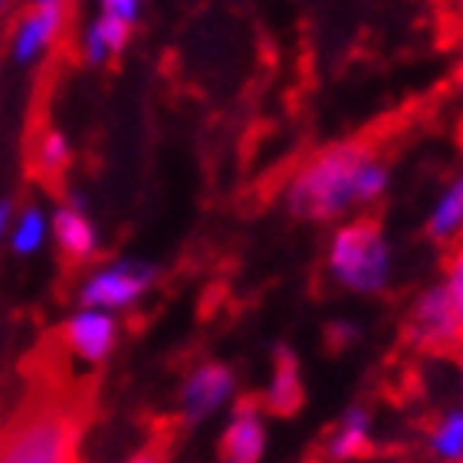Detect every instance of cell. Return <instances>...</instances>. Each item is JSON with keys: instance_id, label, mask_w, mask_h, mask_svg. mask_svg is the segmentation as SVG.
Wrapping results in <instances>:
<instances>
[{"instance_id": "1", "label": "cell", "mask_w": 463, "mask_h": 463, "mask_svg": "<svg viewBox=\"0 0 463 463\" xmlns=\"http://www.w3.org/2000/svg\"><path fill=\"white\" fill-rule=\"evenodd\" d=\"M90 411L72 388L40 384L0 420V463H80Z\"/></svg>"}, {"instance_id": "2", "label": "cell", "mask_w": 463, "mask_h": 463, "mask_svg": "<svg viewBox=\"0 0 463 463\" xmlns=\"http://www.w3.org/2000/svg\"><path fill=\"white\" fill-rule=\"evenodd\" d=\"M372 158H382V132L345 138L312 155L296 171L286 191V207L299 221H332L358 204V175Z\"/></svg>"}, {"instance_id": "3", "label": "cell", "mask_w": 463, "mask_h": 463, "mask_svg": "<svg viewBox=\"0 0 463 463\" xmlns=\"http://www.w3.org/2000/svg\"><path fill=\"white\" fill-rule=\"evenodd\" d=\"M329 269L342 286L355 293H378L388 283L392 253L378 217H358L339 227L329 247Z\"/></svg>"}, {"instance_id": "4", "label": "cell", "mask_w": 463, "mask_h": 463, "mask_svg": "<svg viewBox=\"0 0 463 463\" xmlns=\"http://www.w3.org/2000/svg\"><path fill=\"white\" fill-rule=\"evenodd\" d=\"M404 339L411 345L434 358H460L463 352V335L460 322H457L454 303L447 286H434L420 296L418 303L411 306L408 322H404Z\"/></svg>"}, {"instance_id": "5", "label": "cell", "mask_w": 463, "mask_h": 463, "mask_svg": "<svg viewBox=\"0 0 463 463\" xmlns=\"http://www.w3.org/2000/svg\"><path fill=\"white\" fill-rule=\"evenodd\" d=\"M155 279V269L138 260H122L112 267L99 269L90 283L82 286V306L86 309H118V306L135 303Z\"/></svg>"}, {"instance_id": "6", "label": "cell", "mask_w": 463, "mask_h": 463, "mask_svg": "<svg viewBox=\"0 0 463 463\" xmlns=\"http://www.w3.org/2000/svg\"><path fill=\"white\" fill-rule=\"evenodd\" d=\"M70 27V0L60 4H33L24 14H17L14 27H10V50L14 60L27 62L40 56L46 46H53L60 36H66Z\"/></svg>"}, {"instance_id": "7", "label": "cell", "mask_w": 463, "mask_h": 463, "mask_svg": "<svg viewBox=\"0 0 463 463\" xmlns=\"http://www.w3.org/2000/svg\"><path fill=\"white\" fill-rule=\"evenodd\" d=\"M27 175L50 194H62V181L70 175V145L53 125L33 122L27 128Z\"/></svg>"}, {"instance_id": "8", "label": "cell", "mask_w": 463, "mask_h": 463, "mask_svg": "<svg viewBox=\"0 0 463 463\" xmlns=\"http://www.w3.org/2000/svg\"><path fill=\"white\" fill-rule=\"evenodd\" d=\"M233 394V372L221 362H201L187 374L184 392H181V414L187 424L207 418L214 408H221Z\"/></svg>"}, {"instance_id": "9", "label": "cell", "mask_w": 463, "mask_h": 463, "mask_svg": "<svg viewBox=\"0 0 463 463\" xmlns=\"http://www.w3.org/2000/svg\"><path fill=\"white\" fill-rule=\"evenodd\" d=\"M263 418L253 394L233 404V418L221 437V457L231 463H257L263 454Z\"/></svg>"}, {"instance_id": "10", "label": "cell", "mask_w": 463, "mask_h": 463, "mask_svg": "<svg viewBox=\"0 0 463 463\" xmlns=\"http://www.w3.org/2000/svg\"><path fill=\"white\" fill-rule=\"evenodd\" d=\"M62 345L82 362H102L116 345V319L102 309H86L62 326Z\"/></svg>"}, {"instance_id": "11", "label": "cell", "mask_w": 463, "mask_h": 463, "mask_svg": "<svg viewBox=\"0 0 463 463\" xmlns=\"http://www.w3.org/2000/svg\"><path fill=\"white\" fill-rule=\"evenodd\" d=\"M306 392H303V374H299V362L289 348H277L273 358V378L263 394V408L277 418H293L296 411L303 408Z\"/></svg>"}, {"instance_id": "12", "label": "cell", "mask_w": 463, "mask_h": 463, "mask_svg": "<svg viewBox=\"0 0 463 463\" xmlns=\"http://www.w3.org/2000/svg\"><path fill=\"white\" fill-rule=\"evenodd\" d=\"M372 418L365 408H352L345 418L339 420V428L332 430L319 447V457L326 463H342V460H362L372 454Z\"/></svg>"}, {"instance_id": "13", "label": "cell", "mask_w": 463, "mask_h": 463, "mask_svg": "<svg viewBox=\"0 0 463 463\" xmlns=\"http://www.w3.org/2000/svg\"><path fill=\"white\" fill-rule=\"evenodd\" d=\"M53 233H56V247H60V257L66 267H82L96 260L99 241L92 223L86 221L80 207H60L53 217Z\"/></svg>"}, {"instance_id": "14", "label": "cell", "mask_w": 463, "mask_h": 463, "mask_svg": "<svg viewBox=\"0 0 463 463\" xmlns=\"http://www.w3.org/2000/svg\"><path fill=\"white\" fill-rule=\"evenodd\" d=\"M428 237L450 250L454 243L463 241V175L447 187V194L437 201L434 214L428 221Z\"/></svg>"}, {"instance_id": "15", "label": "cell", "mask_w": 463, "mask_h": 463, "mask_svg": "<svg viewBox=\"0 0 463 463\" xmlns=\"http://www.w3.org/2000/svg\"><path fill=\"white\" fill-rule=\"evenodd\" d=\"M128 36H132V24H125L118 17H102L86 30V40H82V56L90 62H106L112 56H118L128 43Z\"/></svg>"}, {"instance_id": "16", "label": "cell", "mask_w": 463, "mask_h": 463, "mask_svg": "<svg viewBox=\"0 0 463 463\" xmlns=\"http://www.w3.org/2000/svg\"><path fill=\"white\" fill-rule=\"evenodd\" d=\"M430 454L440 463H463V408L437 418L430 428Z\"/></svg>"}, {"instance_id": "17", "label": "cell", "mask_w": 463, "mask_h": 463, "mask_svg": "<svg viewBox=\"0 0 463 463\" xmlns=\"http://www.w3.org/2000/svg\"><path fill=\"white\" fill-rule=\"evenodd\" d=\"M444 286L447 293H450V303H454L463 335V241L454 243L450 250H444Z\"/></svg>"}, {"instance_id": "18", "label": "cell", "mask_w": 463, "mask_h": 463, "mask_svg": "<svg viewBox=\"0 0 463 463\" xmlns=\"http://www.w3.org/2000/svg\"><path fill=\"white\" fill-rule=\"evenodd\" d=\"M43 241V214L40 211H27L20 217L17 231H14V250L17 253H33Z\"/></svg>"}, {"instance_id": "19", "label": "cell", "mask_w": 463, "mask_h": 463, "mask_svg": "<svg viewBox=\"0 0 463 463\" xmlns=\"http://www.w3.org/2000/svg\"><path fill=\"white\" fill-rule=\"evenodd\" d=\"M171 440H152L148 447H142L135 457H128V463H168Z\"/></svg>"}, {"instance_id": "20", "label": "cell", "mask_w": 463, "mask_h": 463, "mask_svg": "<svg viewBox=\"0 0 463 463\" xmlns=\"http://www.w3.org/2000/svg\"><path fill=\"white\" fill-rule=\"evenodd\" d=\"M102 10H106L109 17L135 24V17H138V0H102Z\"/></svg>"}, {"instance_id": "21", "label": "cell", "mask_w": 463, "mask_h": 463, "mask_svg": "<svg viewBox=\"0 0 463 463\" xmlns=\"http://www.w3.org/2000/svg\"><path fill=\"white\" fill-rule=\"evenodd\" d=\"M352 339H355V329H352V326H332L329 329V348H345Z\"/></svg>"}, {"instance_id": "22", "label": "cell", "mask_w": 463, "mask_h": 463, "mask_svg": "<svg viewBox=\"0 0 463 463\" xmlns=\"http://www.w3.org/2000/svg\"><path fill=\"white\" fill-rule=\"evenodd\" d=\"M10 201H0V237H4V233H7V223H10Z\"/></svg>"}, {"instance_id": "23", "label": "cell", "mask_w": 463, "mask_h": 463, "mask_svg": "<svg viewBox=\"0 0 463 463\" xmlns=\"http://www.w3.org/2000/svg\"><path fill=\"white\" fill-rule=\"evenodd\" d=\"M437 7H444V10H454V7H463V0H434Z\"/></svg>"}, {"instance_id": "24", "label": "cell", "mask_w": 463, "mask_h": 463, "mask_svg": "<svg viewBox=\"0 0 463 463\" xmlns=\"http://www.w3.org/2000/svg\"><path fill=\"white\" fill-rule=\"evenodd\" d=\"M454 90L463 96V66H460V70H457V76H454Z\"/></svg>"}, {"instance_id": "25", "label": "cell", "mask_w": 463, "mask_h": 463, "mask_svg": "<svg viewBox=\"0 0 463 463\" xmlns=\"http://www.w3.org/2000/svg\"><path fill=\"white\" fill-rule=\"evenodd\" d=\"M10 4H14V0H0V14H7Z\"/></svg>"}, {"instance_id": "26", "label": "cell", "mask_w": 463, "mask_h": 463, "mask_svg": "<svg viewBox=\"0 0 463 463\" xmlns=\"http://www.w3.org/2000/svg\"><path fill=\"white\" fill-rule=\"evenodd\" d=\"M33 4H60V0H33Z\"/></svg>"}, {"instance_id": "27", "label": "cell", "mask_w": 463, "mask_h": 463, "mask_svg": "<svg viewBox=\"0 0 463 463\" xmlns=\"http://www.w3.org/2000/svg\"><path fill=\"white\" fill-rule=\"evenodd\" d=\"M457 362H460V365H463V352H460V358H457Z\"/></svg>"}, {"instance_id": "28", "label": "cell", "mask_w": 463, "mask_h": 463, "mask_svg": "<svg viewBox=\"0 0 463 463\" xmlns=\"http://www.w3.org/2000/svg\"><path fill=\"white\" fill-rule=\"evenodd\" d=\"M223 463H231V460H223Z\"/></svg>"}]
</instances>
